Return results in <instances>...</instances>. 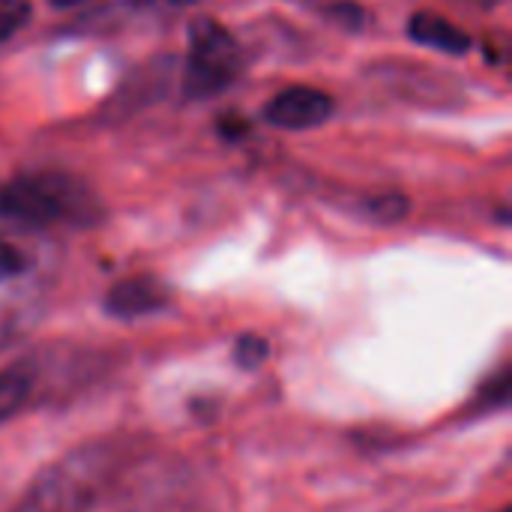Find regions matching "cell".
<instances>
[{
  "instance_id": "cell-1",
  "label": "cell",
  "mask_w": 512,
  "mask_h": 512,
  "mask_svg": "<svg viewBox=\"0 0 512 512\" xmlns=\"http://www.w3.org/2000/svg\"><path fill=\"white\" fill-rule=\"evenodd\" d=\"M123 462V447L111 441L75 447L42 468L9 512H90L117 480Z\"/></svg>"
},
{
  "instance_id": "cell-2",
  "label": "cell",
  "mask_w": 512,
  "mask_h": 512,
  "mask_svg": "<svg viewBox=\"0 0 512 512\" xmlns=\"http://www.w3.org/2000/svg\"><path fill=\"white\" fill-rule=\"evenodd\" d=\"M0 216L24 228H96L105 222L99 195L75 174H18L0 189Z\"/></svg>"
},
{
  "instance_id": "cell-3",
  "label": "cell",
  "mask_w": 512,
  "mask_h": 512,
  "mask_svg": "<svg viewBox=\"0 0 512 512\" xmlns=\"http://www.w3.org/2000/svg\"><path fill=\"white\" fill-rule=\"evenodd\" d=\"M243 69L237 39L213 18H195L189 27V51L183 63L186 99H210L234 84Z\"/></svg>"
},
{
  "instance_id": "cell-4",
  "label": "cell",
  "mask_w": 512,
  "mask_h": 512,
  "mask_svg": "<svg viewBox=\"0 0 512 512\" xmlns=\"http://www.w3.org/2000/svg\"><path fill=\"white\" fill-rule=\"evenodd\" d=\"M174 78H177V72H174V57L147 60L141 69H135V72L114 90V96L108 99V105L102 108V114L111 117V120L132 117L135 111H144L147 105L159 102V99L171 90Z\"/></svg>"
},
{
  "instance_id": "cell-5",
  "label": "cell",
  "mask_w": 512,
  "mask_h": 512,
  "mask_svg": "<svg viewBox=\"0 0 512 512\" xmlns=\"http://www.w3.org/2000/svg\"><path fill=\"white\" fill-rule=\"evenodd\" d=\"M336 111V102L330 93L309 87V84H294L279 90L267 105H264V120L276 129L288 132H303L327 123Z\"/></svg>"
},
{
  "instance_id": "cell-6",
  "label": "cell",
  "mask_w": 512,
  "mask_h": 512,
  "mask_svg": "<svg viewBox=\"0 0 512 512\" xmlns=\"http://www.w3.org/2000/svg\"><path fill=\"white\" fill-rule=\"evenodd\" d=\"M171 303V288L159 276H129L105 294V312L120 321H135L162 312Z\"/></svg>"
},
{
  "instance_id": "cell-7",
  "label": "cell",
  "mask_w": 512,
  "mask_h": 512,
  "mask_svg": "<svg viewBox=\"0 0 512 512\" xmlns=\"http://www.w3.org/2000/svg\"><path fill=\"white\" fill-rule=\"evenodd\" d=\"M36 381H39V366L30 357L0 366V423L12 420L30 405Z\"/></svg>"
},
{
  "instance_id": "cell-8",
  "label": "cell",
  "mask_w": 512,
  "mask_h": 512,
  "mask_svg": "<svg viewBox=\"0 0 512 512\" xmlns=\"http://www.w3.org/2000/svg\"><path fill=\"white\" fill-rule=\"evenodd\" d=\"M408 33L414 42L429 45L444 54H468L471 51V36L438 12H417L408 21Z\"/></svg>"
},
{
  "instance_id": "cell-9",
  "label": "cell",
  "mask_w": 512,
  "mask_h": 512,
  "mask_svg": "<svg viewBox=\"0 0 512 512\" xmlns=\"http://www.w3.org/2000/svg\"><path fill=\"white\" fill-rule=\"evenodd\" d=\"M408 210H411V204H408V198H405V195H399V192H384V195H375V198L366 204V213H369V219H375V222H384V225L402 222V219L408 216Z\"/></svg>"
},
{
  "instance_id": "cell-10",
  "label": "cell",
  "mask_w": 512,
  "mask_h": 512,
  "mask_svg": "<svg viewBox=\"0 0 512 512\" xmlns=\"http://www.w3.org/2000/svg\"><path fill=\"white\" fill-rule=\"evenodd\" d=\"M30 21V0H0V45L24 30Z\"/></svg>"
},
{
  "instance_id": "cell-11",
  "label": "cell",
  "mask_w": 512,
  "mask_h": 512,
  "mask_svg": "<svg viewBox=\"0 0 512 512\" xmlns=\"http://www.w3.org/2000/svg\"><path fill=\"white\" fill-rule=\"evenodd\" d=\"M27 264H30V261H27V255H24L18 246L0 240V282L21 276V273L27 270Z\"/></svg>"
},
{
  "instance_id": "cell-12",
  "label": "cell",
  "mask_w": 512,
  "mask_h": 512,
  "mask_svg": "<svg viewBox=\"0 0 512 512\" xmlns=\"http://www.w3.org/2000/svg\"><path fill=\"white\" fill-rule=\"evenodd\" d=\"M237 363L240 366H246V369H255L258 363H264L267 360V342L264 339H258V336H243L240 342H237Z\"/></svg>"
},
{
  "instance_id": "cell-13",
  "label": "cell",
  "mask_w": 512,
  "mask_h": 512,
  "mask_svg": "<svg viewBox=\"0 0 512 512\" xmlns=\"http://www.w3.org/2000/svg\"><path fill=\"white\" fill-rule=\"evenodd\" d=\"M138 6H153V9H183V6H192L198 0H135Z\"/></svg>"
},
{
  "instance_id": "cell-14",
  "label": "cell",
  "mask_w": 512,
  "mask_h": 512,
  "mask_svg": "<svg viewBox=\"0 0 512 512\" xmlns=\"http://www.w3.org/2000/svg\"><path fill=\"white\" fill-rule=\"evenodd\" d=\"M54 9H78V6H84V3H90V0H48Z\"/></svg>"
},
{
  "instance_id": "cell-15",
  "label": "cell",
  "mask_w": 512,
  "mask_h": 512,
  "mask_svg": "<svg viewBox=\"0 0 512 512\" xmlns=\"http://www.w3.org/2000/svg\"><path fill=\"white\" fill-rule=\"evenodd\" d=\"M468 3H483V6H489V3H495V0H468Z\"/></svg>"
}]
</instances>
